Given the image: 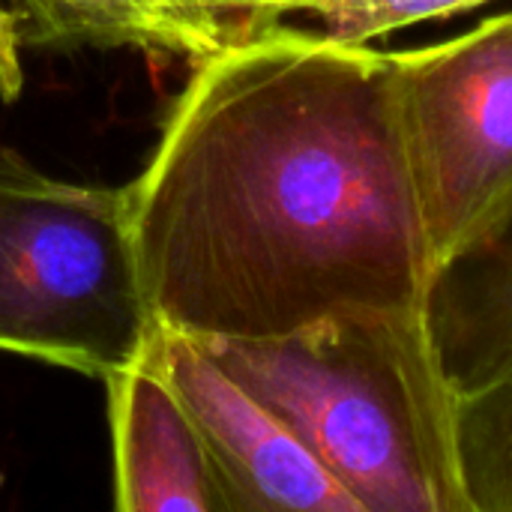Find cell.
Here are the masks:
<instances>
[{
	"instance_id": "cell-1",
	"label": "cell",
	"mask_w": 512,
	"mask_h": 512,
	"mask_svg": "<svg viewBox=\"0 0 512 512\" xmlns=\"http://www.w3.org/2000/svg\"><path fill=\"white\" fill-rule=\"evenodd\" d=\"M159 330L279 339L348 312L426 309L438 279L396 57L294 24L222 45L126 186Z\"/></svg>"
},
{
	"instance_id": "cell-2",
	"label": "cell",
	"mask_w": 512,
	"mask_h": 512,
	"mask_svg": "<svg viewBox=\"0 0 512 512\" xmlns=\"http://www.w3.org/2000/svg\"><path fill=\"white\" fill-rule=\"evenodd\" d=\"M204 345L360 512H468L456 459L459 393L429 306L348 312L279 339Z\"/></svg>"
},
{
	"instance_id": "cell-3",
	"label": "cell",
	"mask_w": 512,
	"mask_h": 512,
	"mask_svg": "<svg viewBox=\"0 0 512 512\" xmlns=\"http://www.w3.org/2000/svg\"><path fill=\"white\" fill-rule=\"evenodd\" d=\"M153 333L126 186L66 183L0 150V351L105 381Z\"/></svg>"
},
{
	"instance_id": "cell-4",
	"label": "cell",
	"mask_w": 512,
	"mask_h": 512,
	"mask_svg": "<svg viewBox=\"0 0 512 512\" xmlns=\"http://www.w3.org/2000/svg\"><path fill=\"white\" fill-rule=\"evenodd\" d=\"M393 57L408 159L441 273L512 216V12Z\"/></svg>"
},
{
	"instance_id": "cell-5",
	"label": "cell",
	"mask_w": 512,
	"mask_h": 512,
	"mask_svg": "<svg viewBox=\"0 0 512 512\" xmlns=\"http://www.w3.org/2000/svg\"><path fill=\"white\" fill-rule=\"evenodd\" d=\"M147 354L195 420L231 512H360L312 450L204 342L156 327Z\"/></svg>"
},
{
	"instance_id": "cell-6",
	"label": "cell",
	"mask_w": 512,
	"mask_h": 512,
	"mask_svg": "<svg viewBox=\"0 0 512 512\" xmlns=\"http://www.w3.org/2000/svg\"><path fill=\"white\" fill-rule=\"evenodd\" d=\"M120 512H231L225 486L183 399L156 360L105 378Z\"/></svg>"
},
{
	"instance_id": "cell-7",
	"label": "cell",
	"mask_w": 512,
	"mask_h": 512,
	"mask_svg": "<svg viewBox=\"0 0 512 512\" xmlns=\"http://www.w3.org/2000/svg\"><path fill=\"white\" fill-rule=\"evenodd\" d=\"M429 324L456 393L512 372V216L438 273Z\"/></svg>"
},
{
	"instance_id": "cell-8",
	"label": "cell",
	"mask_w": 512,
	"mask_h": 512,
	"mask_svg": "<svg viewBox=\"0 0 512 512\" xmlns=\"http://www.w3.org/2000/svg\"><path fill=\"white\" fill-rule=\"evenodd\" d=\"M21 45H135L180 57H210L222 45L180 24L159 0H12Z\"/></svg>"
},
{
	"instance_id": "cell-9",
	"label": "cell",
	"mask_w": 512,
	"mask_h": 512,
	"mask_svg": "<svg viewBox=\"0 0 512 512\" xmlns=\"http://www.w3.org/2000/svg\"><path fill=\"white\" fill-rule=\"evenodd\" d=\"M456 459L468 512H512V372L459 393Z\"/></svg>"
},
{
	"instance_id": "cell-10",
	"label": "cell",
	"mask_w": 512,
	"mask_h": 512,
	"mask_svg": "<svg viewBox=\"0 0 512 512\" xmlns=\"http://www.w3.org/2000/svg\"><path fill=\"white\" fill-rule=\"evenodd\" d=\"M492 0H291L279 21L342 45H372L402 27L471 12Z\"/></svg>"
},
{
	"instance_id": "cell-11",
	"label": "cell",
	"mask_w": 512,
	"mask_h": 512,
	"mask_svg": "<svg viewBox=\"0 0 512 512\" xmlns=\"http://www.w3.org/2000/svg\"><path fill=\"white\" fill-rule=\"evenodd\" d=\"M291 0H201L210 33L219 45H234L252 39L273 24H279Z\"/></svg>"
},
{
	"instance_id": "cell-12",
	"label": "cell",
	"mask_w": 512,
	"mask_h": 512,
	"mask_svg": "<svg viewBox=\"0 0 512 512\" xmlns=\"http://www.w3.org/2000/svg\"><path fill=\"white\" fill-rule=\"evenodd\" d=\"M180 24H186L189 30H195V33H201V36H210V39H216L213 33H210V24H207V18H204V6H201V0H159ZM219 42V39H216Z\"/></svg>"
}]
</instances>
